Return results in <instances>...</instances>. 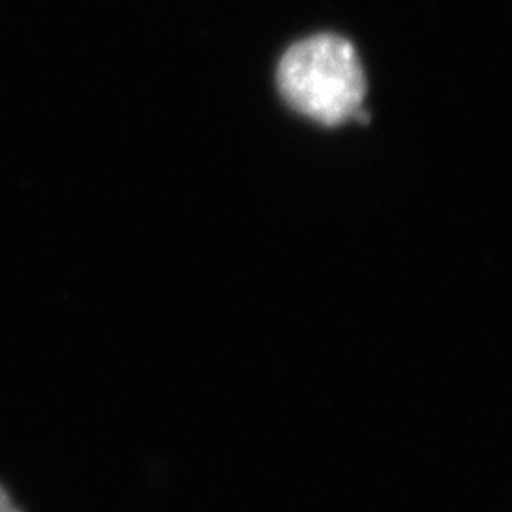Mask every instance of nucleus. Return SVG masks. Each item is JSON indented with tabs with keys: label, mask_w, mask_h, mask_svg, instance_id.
<instances>
[{
	"label": "nucleus",
	"mask_w": 512,
	"mask_h": 512,
	"mask_svg": "<svg viewBox=\"0 0 512 512\" xmlns=\"http://www.w3.org/2000/svg\"><path fill=\"white\" fill-rule=\"evenodd\" d=\"M283 99L323 126L366 120V78L353 44L334 35L296 42L277 69Z\"/></svg>",
	"instance_id": "obj_1"
},
{
	"label": "nucleus",
	"mask_w": 512,
	"mask_h": 512,
	"mask_svg": "<svg viewBox=\"0 0 512 512\" xmlns=\"http://www.w3.org/2000/svg\"><path fill=\"white\" fill-rule=\"evenodd\" d=\"M0 512H21L10 494L0 486Z\"/></svg>",
	"instance_id": "obj_2"
}]
</instances>
